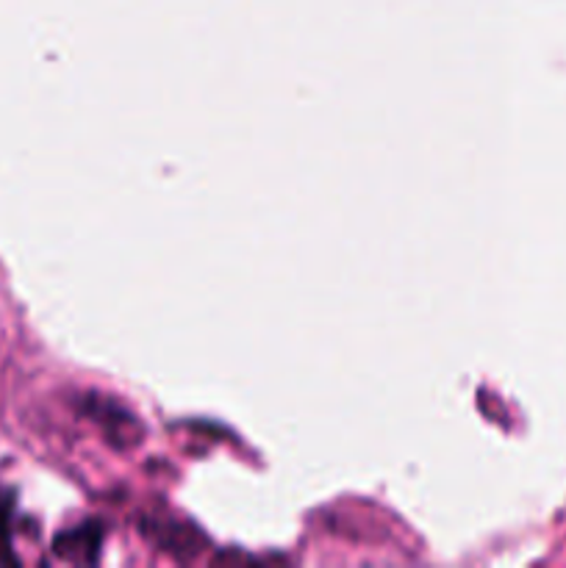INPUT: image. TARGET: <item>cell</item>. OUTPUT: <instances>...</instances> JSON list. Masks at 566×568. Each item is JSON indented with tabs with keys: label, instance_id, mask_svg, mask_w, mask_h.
<instances>
[{
	"label": "cell",
	"instance_id": "1",
	"mask_svg": "<svg viewBox=\"0 0 566 568\" xmlns=\"http://www.w3.org/2000/svg\"><path fill=\"white\" fill-rule=\"evenodd\" d=\"M0 552H9V503L0 499Z\"/></svg>",
	"mask_w": 566,
	"mask_h": 568
}]
</instances>
